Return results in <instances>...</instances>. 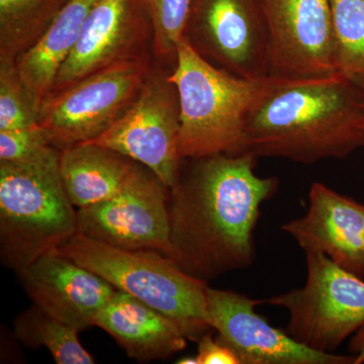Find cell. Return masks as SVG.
Here are the masks:
<instances>
[{
  "mask_svg": "<svg viewBox=\"0 0 364 364\" xmlns=\"http://www.w3.org/2000/svg\"><path fill=\"white\" fill-rule=\"evenodd\" d=\"M250 153L188 159L169 188L170 258L203 282L252 264L261 205L279 188ZM183 160V159H182Z\"/></svg>",
  "mask_w": 364,
  "mask_h": 364,
  "instance_id": "6da1fadb",
  "label": "cell"
},
{
  "mask_svg": "<svg viewBox=\"0 0 364 364\" xmlns=\"http://www.w3.org/2000/svg\"><path fill=\"white\" fill-rule=\"evenodd\" d=\"M360 90L341 74L312 80L269 77L249 112L245 153L313 164L364 147Z\"/></svg>",
  "mask_w": 364,
  "mask_h": 364,
  "instance_id": "7a4b0ae2",
  "label": "cell"
},
{
  "mask_svg": "<svg viewBox=\"0 0 364 364\" xmlns=\"http://www.w3.org/2000/svg\"><path fill=\"white\" fill-rule=\"evenodd\" d=\"M60 149L0 162V258L20 272L77 234V212L59 169Z\"/></svg>",
  "mask_w": 364,
  "mask_h": 364,
  "instance_id": "3957f363",
  "label": "cell"
},
{
  "mask_svg": "<svg viewBox=\"0 0 364 364\" xmlns=\"http://www.w3.org/2000/svg\"><path fill=\"white\" fill-rule=\"evenodd\" d=\"M181 102L182 159L245 153L249 112L269 77L247 79L208 62L182 38L170 73Z\"/></svg>",
  "mask_w": 364,
  "mask_h": 364,
  "instance_id": "277c9868",
  "label": "cell"
},
{
  "mask_svg": "<svg viewBox=\"0 0 364 364\" xmlns=\"http://www.w3.org/2000/svg\"><path fill=\"white\" fill-rule=\"evenodd\" d=\"M60 252L131 294L181 327L188 340L198 342L214 331L207 311L208 282L191 277L164 254L126 250L75 234Z\"/></svg>",
  "mask_w": 364,
  "mask_h": 364,
  "instance_id": "5b68a950",
  "label": "cell"
},
{
  "mask_svg": "<svg viewBox=\"0 0 364 364\" xmlns=\"http://www.w3.org/2000/svg\"><path fill=\"white\" fill-rule=\"evenodd\" d=\"M304 287L265 299L289 312L286 331L310 348L334 352L364 325V279L324 253L306 251Z\"/></svg>",
  "mask_w": 364,
  "mask_h": 364,
  "instance_id": "8992f818",
  "label": "cell"
},
{
  "mask_svg": "<svg viewBox=\"0 0 364 364\" xmlns=\"http://www.w3.org/2000/svg\"><path fill=\"white\" fill-rule=\"evenodd\" d=\"M151 68L149 54L143 55L117 62L49 93L41 107L39 124L60 150L95 140L128 111Z\"/></svg>",
  "mask_w": 364,
  "mask_h": 364,
  "instance_id": "52a82bcc",
  "label": "cell"
},
{
  "mask_svg": "<svg viewBox=\"0 0 364 364\" xmlns=\"http://www.w3.org/2000/svg\"><path fill=\"white\" fill-rule=\"evenodd\" d=\"M170 73L152 65L128 111L102 135L90 141L140 163L169 188L176 183L182 164L181 102Z\"/></svg>",
  "mask_w": 364,
  "mask_h": 364,
  "instance_id": "ba28073f",
  "label": "cell"
},
{
  "mask_svg": "<svg viewBox=\"0 0 364 364\" xmlns=\"http://www.w3.org/2000/svg\"><path fill=\"white\" fill-rule=\"evenodd\" d=\"M169 188L138 163L126 186L105 202L77 210V234L126 250L171 255Z\"/></svg>",
  "mask_w": 364,
  "mask_h": 364,
  "instance_id": "9c48e42d",
  "label": "cell"
},
{
  "mask_svg": "<svg viewBox=\"0 0 364 364\" xmlns=\"http://www.w3.org/2000/svg\"><path fill=\"white\" fill-rule=\"evenodd\" d=\"M183 38L200 56L239 77H268L260 0H191Z\"/></svg>",
  "mask_w": 364,
  "mask_h": 364,
  "instance_id": "30bf717a",
  "label": "cell"
},
{
  "mask_svg": "<svg viewBox=\"0 0 364 364\" xmlns=\"http://www.w3.org/2000/svg\"><path fill=\"white\" fill-rule=\"evenodd\" d=\"M268 77L312 80L338 74L329 0H260Z\"/></svg>",
  "mask_w": 364,
  "mask_h": 364,
  "instance_id": "8fae6325",
  "label": "cell"
},
{
  "mask_svg": "<svg viewBox=\"0 0 364 364\" xmlns=\"http://www.w3.org/2000/svg\"><path fill=\"white\" fill-rule=\"evenodd\" d=\"M263 301L228 289H207L208 320L215 339L236 354L240 364H355L352 354L315 350L286 330L273 327L256 312Z\"/></svg>",
  "mask_w": 364,
  "mask_h": 364,
  "instance_id": "7c38bea8",
  "label": "cell"
},
{
  "mask_svg": "<svg viewBox=\"0 0 364 364\" xmlns=\"http://www.w3.org/2000/svg\"><path fill=\"white\" fill-rule=\"evenodd\" d=\"M152 36L143 0H97L77 42L60 66L51 92L117 62L149 54Z\"/></svg>",
  "mask_w": 364,
  "mask_h": 364,
  "instance_id": "4fadbf2b",
  "label": "cell"
},
{
  "mask_svg": "<svg viewBox=\"0 0 364 364\" xmlns=\"http://www.w3.org/2000/svg\"><path fill=\"white\" fill-rule=\"evenodd\" d=\"M33 304L80 332L93 321L117 289L104 277L63 255L48 251L18 272Z\"/></svg>",
  "mask_w": 364,
  "mask_h": 364,
  "instance_id": "5bb4252c",
  "label": "cell"
},
{
  "mask_svg": "<svg viewBox=\"0 0 364 364\" xmlns=\"http://www.w3.org/2000/svg\"><path fill=\"white\" fill-rule=\"evenodd\" d=\"M306 251L324 253L347 272L364 279V205L315 182L306 215L282 225Z\"/></svg>",
  "mask_w": 364,
  "mask_h": 364,
  "instance_id": "9a60e30c",
  "label": "cell"
},
{
  "mask_svg": "<svg viewBox=\"0 0 364 364\" xmlns=\"http://www.w3.org/2000/svg\"><path fill=\"white\" fill-rule=\"evenodd\" d=\"M93 326L109 333L129 358L140 363L171 358L188 341L174 321L121 289L97 314Z\"/></svg>",
  "mask_w": 364,
  "mask_h": 364,
  "instance_id": "2e32d148",
  "label": "cell"
},
{
  "mask_svg": "<svg viewBox=\"0 0 364 364\" xmlns=\"http://www.w3.org/2000/svg\"><path fill=\"white\" fill-rule=\"evenodd\" d=\"M138 163L92 142L60 150L59 169L69 200L77 208L105 202L126 186Z\"/></svg>",
  "mask_w": 364,
  "mask_h": 364,
  "instance_id": "e0dca14e",
  "label": "cell"
},
{
  "mask_svg": "<svg viewBox=\"0 0 364 364\" xmlns=\"http://www.w3.org/2000/svg\"><path fill=\"white\" fill-rule=\"evenodd\" d=\"M97 0H69L44 37L16 59L21 78L44 100L51 92L60 66L77 42Z\"/></svg>",
  "mask_w": 364,
  "mask_h": 364,
  "instance_id": "ac0fdd59",
  "label": "cell"
},
{
  "mask_svg": "<svg viewBox=\"0 0 364 364\" xmlns=\"http://www.w3.org/2000/svg\"><path fill=\"white\" fill-rule=\"evenodd\" d=\"M69 0H0V59L14 60L44 37Z\"/></svg>",
  "mask_w": 364,
  "mask_h": 364,
  "instance_id": "d6986e66",
  "label": "cell"
},
{
  "mask_svg": "<svg viewBox=\"0 0 364 364\" xmlns=\"http://www.w3.org/2000/svg\"><path fill=\"white\" fill-rule=\"evenodd\" d=\"M14 327L16 339L31 348L45 347L56 363H95L79 341L77 330L53 318L35 304L18 314Z\"/></svg>",
  "mask_w": 364,
  "mask_h": 364,
  "instance_id": "ffe728a7",
  "label": "cell"
},
{
  "mask_svg": "<svg viewBox=\"0 0 364 364\" xmlns=\"http://www.w3.org/2000/svg\"><path fill=\"white\" fill-rule=\"evenodd\" d=\"M337 72L364 87V0H329Z\"/></svg>",
  "mask_w": 364,
  "mask_h": 364,
  "instance_id": "44dd1931",
  "label": "cell"
},
{
  "mask_svg": "<svg viewBox=\"0 0 364 364\" xmlns=\"http://www.w3.org/2000/svg\"><path fill=\"white\" fill-rule=\"evenodd\" d=\"M42 102L21 78L16 61L0 59V131L39 124Z\"/></svg>",
  "mask_w": 364,
  "mask_h": 364,
  "instance_id": "7402d4cb",
  "label": "cell"
},
{
  "mask_svg": "<svg viewBox=\"0 0 364 364\" xmlns=\"http://www.w3.org/2000/svg\"><path fill=\"white\" fill-rule=\"evenodd\" d=\"M152 25L155 58L176 66L177 46L183 38L191 0H143Z\"/></svg>",
  "mask_w": 364,
  "mask_h": 364,
  "instance_id": "603a6c76",
  "label": "cell"
},
{
  "mask_svg": "<svg viewBox=\"0 0 364 364\" xmlns=\"http://www.w3.org/2000/svg\"><path fill=\"white\" fill-rule=\"evenodd\" d=\"M54 146L51 135L40 124L28 128L0 131V162H16Z\"/></svg>",
  "mask_w": 364,
  "mask_h": 364,
  "instance_id": "cb8c5ba5",
  "label": "cell"
},
{
  "mask_svg": "<svg viewBox=\"0 0 364 364\" xmlns=\"http://www.w3.org/2000/svg\"><path fill=\"white\" fill-rule=\"evenodd\" d=\"M198 364H240L236 354L208 333L198 342Z\"/></svg>",
  "mask_w": 364,
  "mask_h": 364,
  "instance_id": "d4e9b609",
  "label": "cell"
},
{
  "mask_svg": "<svg viewBox=\"0 0 364 364\" xmlns=\"http://www.w3.org/2000/svg\"><path fill=\"white\" fill-rule=\"evenodd\" d=\"M349 352L355 356V364L364 363V325L352 335Z\"/></svg>",
  "mask_w": 364,
  "mask_h": 364,
  "instance_id": "484cf974",
  "label": "cell"
},
{
  "mask_svg": "<svg viewBox=\"0 0 364 364\" xmlns=\"http://www.w3.org/2000/svg\"><path fill=\"white\" fill-rule=\"evenodd\" d=\"M177 364H198V358L196 356H184L176 361Z\"/></svg>",
  "mask_w": 364,
  "mask_h": 364,
  "instance_id": "4316f807",
  "label": "cell"
},
{
  "mask_svg": "<svg viewBox=\"0 0 364 364\" xmlns=\"http://www.w3.org/2000/svg\"><path fill=\"white\" fill-rule=\"evenodd\" d=\"M359 90H360L361 105H363V112H364V87L363 88H359Z\"/></svg>",
  "mask_w": 364,
  "mask_h": 364,
  "instance_id": "83f0119b",
  "label": "cell"
},
{
  "mask_svg": "<svg viewBox=\"0 0 364 364\" xmlns=\"http://www.w3.org/2000/svg\"><path fill=\"white\" fill-rule=\"evenodd\" d=\"M361 129H363V131L364 132V119H363V122H361Z\"/></svg>",
  "mask_w": 364,
  "mask_h": 364,
  "instance_id": "f1b7e54d",
  "label": "cell"
}]
</instances>
